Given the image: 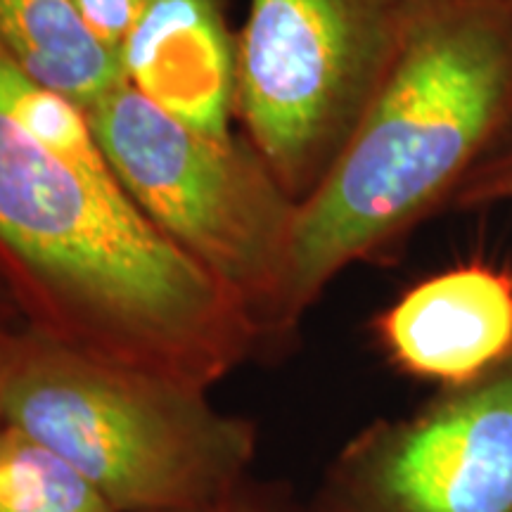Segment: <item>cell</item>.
I'll use <instances>...</instances> for the list:
<instances>
[{"label":"cell","mask_w":512,"mask_h":512,"mask_svg":"<svg viewBox=\"0 0 512 512\" xmlns=\"http://www.w3.org/2000/svg\"><path fill=\"white\" fill-rule=\"evenodd\" d=\"M22 316H19L15 302L10 299L8 290L0 285V332H10V330H24Z\"/></svg>","instance_id":"9a60e30c"},{"label":"cell","mask_w":512,"mask_h":512,"mask_svg":"<svg viewBox=\"0 0 512 512\" xmlns=\"http://www.w3.org/2000/svg\"><path fill=\"white\" fill-rule=\"evenodd\" d=\"M458 202L475 204L512 202V145L484 162L458 192Z\"/></svg>","instance_id":"7c38bea8"},{"label":"cell","mask_w":512,"mask_h":512,"mask_svg":"<svg viewBox=\"0 0 512 512\" xmlns=\"http://www.w3.org/2000/svg\"><path fill=\"white\" fill-rule=\"evenodd\" d=\"M221 512H278V508H275L268 498H264V494H259V491L254 489H247L245 484L238 491V496H235Z\"/></svg>","instance_id":"4fadbf2b"},{"label":"cell","mask_w":512,"mask_h":512,"mask_svg":"<svg viewBox=\"0 0 512 512\" xmlns=\"http://www.w3.org/2000/svg\"><path fill=\"white\" fill-rule=\"evenodd\" d=\"M147 0H74L88 31L119 57Z\"/></svg>","instance_id":"8fae6325"},{"label":"cell","mask_w":512,"mask_h":512,"mask_svg":"<svg viewBox=\"0 0 512 512\" xmlns=\"http://www.w3.org/2000/svg\"><path fill=\"white\" fill-rule=\"evenodd\" d=\"M17 332L22 330H10L0 332V434H3L5 427H8V420H5V403H3V384H5V370H8L12 342H15Z\"/></svg>","instance_id":"5bb4252c"},{"label":"cell","mask_w":512,"mask_h":512,"mask_svg":"<svg viewBox=\"0 0 512 512\" xmlns=\"http://www.w3.org/2000/svg\"><path fill=\"white\" fill-rule=\"evenodd\" d=\"M311 512H512V358L358 434Z\"/></svg>","instance_id":"8992f818"},{"label":"cell","mask_w":512,"mask_h":512,"mask_svg":"<svg viewBox=\"0 0 512 512\" xmlns=\"http://www.w3.org/2000/svg\"><path fill=\"white\" fill-rule=\"evenodd\" d=\"M86 117L121 190L238 302L256 344L287 335L299 204L261 157L192 131L126 81Z\"/></svg>","instance_id":"277c9868"},{"label":"cell","mask_w":512,"mask_h":512,"mask_svg":"<svg viewBox=\"0 0 512 512\" xmlns=\"http://www.w3.org/2000/svg\"><path fill=\"white\" fill-rule=\"evenodd\" d=\"M411 5H422V3H430V0H408Z\"/></svg>","instance_id":"2e32d148"},{"label":"cell","mask_w":512,"mask_h":512,"mask_svg":"<svg viewBox=\"0 0 512 512\" xmlns=\"http://www.w3.org/2000/svg\"><path fill=\"white\" fill-rule=\"evenodd\" d=\"M5 420L67 460L117 512H219L245 486L254 425L207 389L112 366L24 328Z\"/></svg>","instance_id":"3957f363"},{"label":"cell","mask_w":512,"mask_h":512,"mask_svg":"<svg viewBox=\"0 0 512 512\" xmlns=\"http://www.w3.org/2000/svg\"><path fill=\"white\" fill-rule=\"evenodd\" d=\"M0 53L83 112L126 81L121 60L88 31L74 0H0Z\"/></svg>","instance_id":"9c48e42d"},{"label":"cell","mask_w":512,"mask_h":512,"mask_svg":"<svg viewBox=\"0 0 512 512\" xmlns=\"http://www.w3.org/2000/svg\"><path fill=\"white\" fill-rule=\"evenodd\" d=\"M408 0H252L238 50L235 105L275 181L302 204L387 79Z\"/></svg>","instance_id":"5b68a950"},{"label":"cell","mask_w":512,"mask_h":512,"mask_svg":"<svg viewBox=\"0 0 512 512\" xmlns=\"http://www.w3.org/2000/svg\"><path fill=\"white\" fill-rule=\"evenodd\" d=\"M221 510H223V508H221ZM221 510H219V512H221Z\"/></svg>","instance_id":"e0dca14e"},{"label":"cell","mask_w":512,"mask_h":512,"mask_svg":"<svg viewBox=\"0 0 512 512\" xmlns=\"http://www.w3.org/2000/svg\"><path fill=\"white\" fill-rule=\"evenodd\" d=\"M0 512H117L50 448L15 427L0 434Z\"/></svg>","instance_id":"30bf717a"},{"label":"cell","mask_w":512,"mask_h":512,"mask_svg":"<svg viewBox=\"0 0 512 512\" xmlns=\"http://www.w3.org/2000/svg\"><path fill=\"white\" fill-rule=\"evenodd\" d=\"M126 83L192 131L230 140L238 57L219 0H147L119 53Z\"/></svg>","instance_id":"ba28073f"},{"label":"cell","mask_w":512,"mask_h":512,"mask_svg":"<svg viewBox=\"0 0 512 512\" xmlns=\"http://www.w3.org/2000/svg\"><path fill=\"white\" fill-rule=\"evenodd\" d=\"M0 285L29 330L209 389L256 349L245 313L121 190L36 140L0 100Z\"/></svg>","instance_id":"6da1fadb"},{"label":"cell","mask_w":512,"mask_h":512,"mask_svg":"<svg viewBox=\"0 0 512 512\" xmlns=\"http://www.w3.org/2000/svg\"><path fill=\"white\" fill-rule=\"evenodd\" d=\"M512 126V0L413 5L354 136L297 209L290 318L470 181Z\"/></svg>","instance_id":"7a4b0ae2"},{"label":"cell","mask_w":512,"mask_h":512,"mask_svg":"<svg viewBox=\"0 0 512 512\" xmlns=\"http://www.w3.org/2000/svg\"><path fill=\"white\" fill-rule=\"evenodd\" d=\"M401 373L444 389L482 380L512 358V275L465 264L430 275L375 320Z\"/></svg>","instance_id":"52a82bcc"}]
</instances>
